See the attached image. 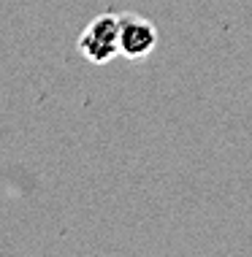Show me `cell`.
<instances>
[{
	"mask_svg": "<svg viewBox=\"0 0 252 257\" xmlns=\"http://www.w3.org/2000/svg\"><path fill=\"white\" fill-rule=\"evenodd\" d=\"M155 46V30L149 22L138 17H128L120 19V52L130 60H138L144 54L152 52Z\"/></svg>",
	"mask_w": 252,
	"mask_h": 257,
	"instance_id": "2",
	"label": "cell"
},
{
	"mask_svg": "<svg viewBox=\"0 0 252 257\" xmlns=\"http://www.w3.org/2000/svg\"><path fill=\"white\" fill-rule=\"evenodd\" d=\"M79 52L93 62H109L120 52V17H98L79 36Z\"/></svg>",
	"mask_w": 252,
	"mask_h": 257,
	"instance_id": "1",
	"label": "cell"
}]
</instances>
